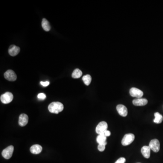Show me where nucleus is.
I'll use <instances>...</instances> for the list:
<instances>
[{
  "instance_id": "obj_1",
  "label": "nucleus",
  "mask_w": 163,
  "mask_h": 163,
  "mask_svg": "<svg viewBox=\"0 0 163 163\" xmlns=\"http://www.w3.org/2000/svg\"><path fill=\"white\" fill-rule=\"evenodd\" d=\"M63 104L60 102H53L48 106V109L52 113L58 114L63 110Z\"/></svg>"
},
{
  "instance_id": "obj_2",
  "label": "nucleus",
  "mask_w": 163,
  "mask_h": 163,
  "mask_svg": "<svg viewBox=\"0 0 163 163\" xmlns=\"http://www.w3.org/2000/svg\"><path fill=\"white\" fill-rule=\"evenodd\" d=\"M134 135L132 133L127 134L125 135L121 141V144L124 146L129 145L132 143L135 140Z\"/></svg>"
},
{
  "instance_id": "obj_3",
  "label": "nucleus",
  "mask_w": 163,
  "mask_h": 163,
  "mask_svg": "<svg viewBox=\"0 0 163 163\" xmlns=\"http://www.w3.org/2000/svg\"><path fill=\"white\" fill-rule=\"evenodd\" d=\"M108 125L105 121H102L98 124L96 127V132L98 135L103 134L107 130Z\"/></svg>"
},
{
  "instance_id": "obj_4",
  "label": "nucleus",
  "mask_w": 163,
  "mask_h": 163,
  "mask_svg": "<svg viewBox=\"0 0 163 163\" xmlns=\"http://www.w3.org/2000/svg\"><path fill=\"white\" fill-rule=\"evenodd\" d=\"M13 99V94L10 92H5L1 96V101L4 104L9 103Z\"/></svg>"
},
{
  "instance_id": "obj_5",
  "label": "nucleus",
  "mask_w": 163,
  "mask_h": 163,
  "mask_svg": "<svg viewBox=\"0 0 163 163\" xmlns=\"http://www.w3.org/2000/svg\"><path fill=\"white\" fill-rule=\"evenodd\" d=\"M14 151V147L12 145L8 146L2 151V156L6 159H10L12 156Z\"/></svg>"
},
{
  "instance_id": "obj_6",
  "label": "nucleus",
  "mask_w": 163,
  "mask_h": 163,
  "mask_svg": "<svg viewBox=\"0 0 163 163\" xmlns=\"http://www.w3.org/2000/svg\"><path fill=\"white\" fill-rule=\"evenodd\" d=\"M149 147L154 152H159L160 150V143L157 139H153L150 141Z\"/></svg>"
},
{
  "instance_id": "obj_7",
  "label": "nucleus",
  "mask_w": 163,
  "mask_h": 163,
  "mask_svg": "<svg viewBox=\"0 0 163 163\" xmlns=\"http://www.w3.org/2000/svg\"><path fill=\"white\" fill-rule=\"evenodd\" d=\"M4 77L7 80L10 81H15L17 79V76L14 71L8 70L4 74Z\"/></svg>"
},
{
  "instance_id": "obj_8",
  "label": "nucleus",
  "mask_w": 163,
  "mask_h": 163,
  "mask_svg": "<svg viewBox=\"0 0 163 163\" xmlns=\"http://www.w3.org/2000/svg\"><path fill=\"white\" fill-rule=\"evenodd\" d=\"M130 94L132 97H135L137 98H140L143 96V92L141 90L135 88L130 89Z\"/></svg>"
},
{
  "instance_id": "obj_9",
  "label": "nucleus",
  "mask_w": 163,
  "mask_h": 163,
  "mask_svg": "<svg viewBox=\"0 0 163 163\" xmlns=\"http://www.w3.org/2000/svg\"><path fill=\"white\" fill-rule=\"evenodd\" d=\"M117 110L120 116L125 117L127 115V107L123 105H118L117 106Z\"/></svg>"
},
{
  "instance_id": "obj_10",
  "label": "nucleus",
  "mask_w": 163,
  "mask_h": 163,
  "mask_svg": "<svg viewBox=\"0 0 163 163\" xmlns=\"http://www.w3.org/2000/svg\"><path fill=\"white\" fill-rule=\"evenodd\" d=\"M20 51V48L15 45H11L9 48L8 52L11 56H15L19 54Z\"/></svg>"
},
{
  "instance_id": "obj_11",
  "label": "nucleus",
  "mask_w": 163,
  "mask_h": 163,
  "mask_svg": "<svg viewBox=\"0 0 163 163\" xmlns=\"http://www.w3.org/2000/svg\"><path fill=\"white\" fill-rule=\"evenodd\" d=\"M28 116L25 114H22L19 117V124L21 127H25L28 122Z\"/></svg>"
},
{
  "instance_id": "obj_12",
  "label": "nucleus",
  "mask_w": 163,
  "mask_h": 163,
  "mask_svg": "<svg viewBox=\"0 0 163 163\" xmlns=\"http://www.w3.org/2000/svg\"><path fill=\"white\" fill-rule=\"evenodd\" d=\"M133 104L136 106H143L148 103V100L145 98H136L132 102Z\"/></svg>"
},
{
  "instance_id": "obj_13",
  "label": "nucleus",
  "mask_w": 163,
  "mask_h": 163,
  "mask_svg": "<svg viewBox=\"0 0 163 163\" xmlns=\"http://www.w3.org/2000/svg\"><path fill=\"white\" fill-rule=\"evenodd\" d=\"M150 149L149 146H144L141 150V152L143 156L146 159H149L150 156Z\"/></svg>"
},
{
  "instance_id": "obj_14",
  "label": "nucleus",
  "mask_w": 163,
  "mask_h": 163,
  "mask_svg": "<svg viewBox=\"0 0 163 163\" xmlns=\"http://www.w3.org/2000/svg\"><path fill=\"white\" fill-rule=\"evenodd\" d=\"M42 150V146H40L39 144H35V145H32L30 148L31 153L35 155L41 153Z\"/></svg>"
},
{
  "instance_id": "obj_15",
  "label": "nucleus",
  "mask_w": 163,
  "mask_h": 163,
  "mask_svg": "<svg viewBox=\"0 0 163 163\" xmlns=\"http://www.w3.org/2000/svg\"><path fill=\"white\" fill-rule=\"evenodd\" d=\"M106 140V137L104 135V134L99 135L97 138V141L98 143L100 144H103L105 146L107 144Z\"/></svg>"
},
{
  "instance_id": "obj_16",
  "label": "nucleus",
  "mask_w": 163,
  "mask_h": 163,
  "mask_svg": "<svg viewBox=\"0 0 163 163\" xmlns=\"http://www.w3.org/2000/svg\"><path fill=\"white\" fill-rule=\"evenodd\" d=\"M42 26L43 29L46 31H50L51 29V25L48 21L46 19L44 18L42 20Z\"/></svg>"
},
{
  "instance_id": "obj_17",
  "label": "nucleus",
  "mask_w": 163,
  "mask_h": 163,
  "mask_svg": "<svg viewBox=\"0 0 163 163\" xmlns=\"http://www.w3.org/2000/svg\"><path fill=\"white\" fill-rule=\"evenodd\" d=\"M155 118L154 120V122L157 124H160L163 121V117L159 113L156 112L155 113Z\"/></svg>"
},
{
  "instance_id": "obj_18",
  "label": "nucleus",
  "mask_w": 163,
  "mask_h": 163,
  "mask_svg": "<svg viewBox=\"0 0 163 163\" xmlns=\"http://www.w3.org/2000/svg\"><path fill=\"white\" fill-rule=\"evenodd\" d=\"M83 73L81 70L78 68H76L72 73V77L74 78H78L82 75Z\"/></svg>"
},
{
  "instance_id": "obj_19",
  "label": "nucleus",
  "mask_w": 163,
  "mask_h": 163,
  "mask_svg": "<svg viewBox=\"0 0 163 163\" xmlns=\"http://www.w3.org/2000/svg\"><path fill=\"white\" fill-rule=\"evenodd\" d=\"M83 80L84 84L87 86H89L90 84L92 81V77L90 75L87 74L86 75L84 76L83 77Z\"/></svg>"
},
{
  "instance_id": "obj_20",
  "label": "nucleus",
  "mask_w": 163,
  "mask_h": 163,
  "mask_svg": "<svg viewBox=\"0 0 163 163\" xmlns=\"http://www.w3.org/2000/svg\"><path fill=\"white\" fill-rule=\"evenodd\" d=\"M38 98L39 100H45L46 98V96L44 93H40L38 95Z\"/></svg>"
},
{
  "instance_id": "obj_21",
  "label": "nucleus",
  "mask_w": 163,
  "mask_h": 163,
  "mask_svg": "<svg viewBox=\"0 0 163 163\" xmlns=\"http://www.w3.org/2000/svg\"><path fill=\"white\" fill-rule=\"evenodd\" d=\"M98 148L99 151L103 152L105 150V145L99 144L98 145Z\"/></svg>"
},
{
  "instance_id": "obj_22",
  "label": "nucleus",
  "mask_w": 163,
  "mask_h": 163,
  "mask_svg": "<svg viewBox=\"0 0 163 163\" xmlns=\"http://www.w3.org/2000/svg\"><path fill=\"white\" fill-rule=\"evenodd\" d=\"M126 161V159L125 158L121 157L118 159L115 163H124Z\"/></svg>"
},
{
  "instance_id": "obj_23",
  "label": "nucleus",
  "mask_w": 163,
  "mask_h": 163,
  "mask_svg": "<svg viewBox=\"0 0 163 163\" xmlns=\"http://www.w3.org/2000/svg\"><path fill=\"white\" fill-rule=\"evenodd\" d=\"M40 84L42 85V86H44V87H47V86H48L49 84H50V82L48 81H46V82H40Z\"/></svg>"
},
{
  "instance_id": "obj_24",
  "label": "nucleus",
  "mask_w": 163,
  "mask_h": 163,
  "mask_svg": "<svg viewBox=\"0 0 163 163\" xmlns=\"http://www.w3.org/2000/svg\"><path fill=\"white\" fill-rule=\"evenodd\" d=\"M104 135L106 137H108V136H109L111 135V132H110L109 130H107L105 132Z\"/></svg>"
}]
</instances>
